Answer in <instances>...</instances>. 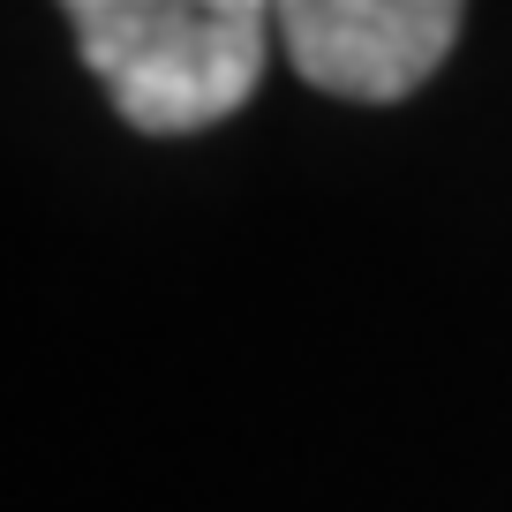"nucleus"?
I'll return each instance as SVG.
<instances>
[{
  "label": "nucleus",
  "mask_w": 512,
  "mask_h": 512,
  "mask_svg": "<svg viewBox=\"0 0 512 512\" xmlns=\"http://www.w3.org/2000/svg\"><path fill=\"white\" fill-rule=\"evenodd\" d=\"M76 53L128 128L196 136L249 106L279 16L272 0H61Z\"/></svg>",
  "instance_id": "1"
},
{
  "label": "nucleus",
  "mask_w": 512,
  "mask_h": 512,
  "mask_svg": "<svg viewBox=\"0 0 512 512\" xmlns=\"http://www.w3.org/2000/svg\"><path fill=\"white\" fill-rule=\"evenodd\" d=\"M467 0H272L279 46L309 91L392 106L460 38Z\"/></svg>",
  "instance_id": "2"
}]
</instances>
